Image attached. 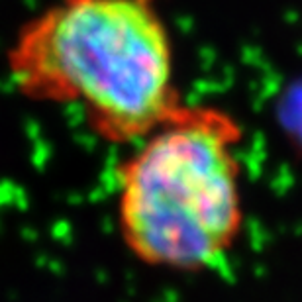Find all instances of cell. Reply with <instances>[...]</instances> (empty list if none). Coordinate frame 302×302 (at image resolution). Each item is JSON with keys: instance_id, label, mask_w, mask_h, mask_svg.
Here are the masks:
<instances>
[{"instance_id": "obj_1", "label": "cell", "mask_w": 302, "mask_h": 302, "mask_svg": "<svg viewBox=\"0 0 302 302\" xmlns=\"http://www.w3.org/2000/svg\"><path fill=\"white\" fill-rule=\"evenodd\" d=\"M6 67L22 97L79 108L116 146L140 144L185 102L155 0H55L18 30Z\"/></svg>"}, {"instance_id": "obj_2", "label": "cell", "mask_w": 302, "mask_h": 302, "mask_svg": "<svg viewBox=\"0 0 302 302\" xmlns=\"http://www.w3.org/2000/svg\"><path fill=\"white\" fill-rule=\"evenodd\" d=\"M240 122L183 102L116 169V222L140 263L202 271L234 246L242 222Z\"/></svg>"}]
</instances>
